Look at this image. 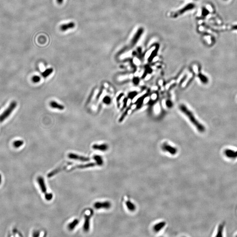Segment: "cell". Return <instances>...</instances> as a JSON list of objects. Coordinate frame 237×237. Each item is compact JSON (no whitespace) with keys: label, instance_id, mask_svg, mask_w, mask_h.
<instances>
[{"label":"cell","instance_id":"1","mask_svg":"<svg viewBox=\"0 0 237 237\" xmlns=\"http://www.w3.org/2000/svg\"><path fill=\"white\" fill-rule=\"evenodd\" d=\"M180 110L181 111L184 113V114L188 117L189 119L191 120V122L194 124V125L197 127L198 131L201 132H203L205 131V127L201 123H199L197 119L195 118L194 115L193 114L191 111L187 109L186 106L184 105H181L180 106Z\"/></svg>","mask_w":237,"mask_h":237},{"label":"cell","instance_id":"2","mask_svg":"<svg viewBox=\"0 0 237 237\" xmlns=\"http://www.w3.org/2000/svg\"><path fill=\"white\" fill-rule=\"evenodd\" d=\"M16 105L17 103L15 101H13L10 104L8 108L0 116V122H2L10 116L11 113L16 107Z\"/></svg>","mask_w":237,"mask_h":237},{"label":"cell","instance_id":"3","mask_svg":"<svg viewBox=\"0 0 237 237\" xmlns=\"http://www.w3.org/2000/svg\"><path fill=\"white\" fill-rule=\"evenodd\" d=\"M143 30L142 29H140L139 30H138V32H137V33H135V34L134 35V37H133V38H132V39L131 40V43H130V45L126 47V48H124L123 49V50H121L120 52H119V53H118V55H119L120 54H121L122 53H123V52L125 51L126 50H127L128 48H131L132 47L134 46V45L136 44V43L138 41V40L139 39L140 37H141V35L142 34V33Z\"/></svg>","mask_w":237,"mask_h":237},{"label":"cell","instance_id":"4","mask_svg":"<svg viewBox=\"0 0 237 237\" xmlns=\"http://www.w3.org/2000/svg\"><path fill=\"white\" fill-rule=\"evenodd\" d=\"M194 6H195V5H194V4H188V5H187L185 6H184V7H183L182 8H181V9L178 10V11H175V12H174V13H172L171 16L172 17H174V18L177 17L179 15H182V14L184 13V12H187V11L191 10L192 8H194Z\"/></svg>","mask_w":237,"mask_h":237},{"label":"cell","instance_id":"5","mask_svg":"<svg viewBox=\"0 0 237 237\" xmlns=\"http://www.w3.org/2000/svg\"><path fill=\"white\" fill-rule=\"evenodd\" d=\"M224 154L228 159L234 160L237 159V150L227 148L224 150Z\"/></svg>","mask_w":237,"mask_h":237},{"label":"cell","instance_id":"6","mask_svg":"<svg viewBox=\"0 0 237 237\" xmlns=\"http://www.w3.org/2000/svg\"><path fill=\"white\" fill-rule=\"evenodd\" d=\"M73 164V162H69L65 165H62L60 166L58 168L54 169V170L52 171L51 172L49 173L48 174V178H52V177L55 176V175L57 174L58 173L61 172V171L64 170L66 169L68 167V166H70Z\"/></svg>","mask_w":237,"mask_h":237},{"label":"cell","instance_id":"7","mask_svg":"<svg viewBox=\"0 0 237 237\" xmlns=\"http://www.w3.org/2000/svg\"><path fill=\"white\" fill-rule=\"evenodd\" d=\"M93 215V210H91V213L89 215H85L84 216L85 221L83 226V229L85 232H88L90 229V219Z\"/></svg>","mask_w":237,"mask_h":237},{"label":"cell","instance_id":"8","mask_svg":"<svg viewBox=\"0 0 237 237\" xmlns=\"http://www.w3.org/2000/svg\"><path fill=\"white\" fill-rule=\"evenodd\" d=\"M94 207L96 209H110L111 207V204L110 202L106 201L104 202H97L94 205Z\"/></svg>","mask_w":237,"mask_h":237},{"label":"cell","instance_id":"9","mask_svg":"<svg viewBox=\"0 0 237 237\" xmlns=\"http://www.w3.org/2000/svg\"><path fill=\"white\" fill-rule=\"evenodd\" d=\"M68 157L70 159H74L76 160H79L82 162H88L90 160L89 158L83 156H79L78 155L73 153H70L68 154Z\"/></svg>","mask_w":237,"mask_h":237},{"label":"cell","instance_id":"10","mask_svg":"<svg viewBox=\"0 0 237 237\" xmlns=\"http://www.w3.org/2000/svg\"><path fill=\"white\" fill-rule=\"evenodd\" d=\"M37 182L40 186V188L41 189L42 192L44 193L45 195L47 194L48 193L47 192L46 186L45 184V181L43 178L41 177H38L37 178Z\"/></svg>","mask_w":237,"mask_h":237},{"label":"cell","instance_id":"11","mask_svg":"<svg viewBox=\"0 0 237 237\" xmlns=\"http://www.w3.org/2000/svg\"><path fill=\"white\" fill-rule=\"evenodd\" d=\"M96 163H89L88 164H84V165H77V166H75L74 167L71 168L70 169H69V170H73V169H84V168H87L91 167H93L94 166H96Z\"/></svg>","mask_w":237,"mask_h":237},{"label":"cell","instance_id":"12","mask_svg":"<svg viewBox=\"0 0 237 237\" xmlns=\"http://www.w3.org/2000/svg\"><path fill=\"white\" fill-rule=\"evenodd\" d=\"M75 26V24L74 23L70 22L67 24L61 25L60 27V29L62 31H66L69 29H71L74 28Z\"/></svg>","mask_w":237,"mask_h":237},{"label":"cell","instance_id":"13","mask_svg":"<svg viewBox=\"0 0 237 237\" xmlns=\"http://www.w3.org/2000/svg\"><path fill=\"white\" fill-rule=\"evenodd\" d=\"M92 148L95 150L104 152L108 150L109 146L107 144H95L92 146Z\"/></svg>","mask_w":237,"mask_h":237},{"label":"cell","instance_id":"14","mask_svg":"<svg viewBox=\"0 0 237 237\" xmlns=\"http://www.w3.org/2000/svg\"><path fill=\"white\" fill-rule=\"evenodd\" d=\"M163 148L164 151L169 152L171 154L174 155L177 153V150L175 148L169 145L164 144L163 145Z\"/></svg>","mask_w":237,"mask_h":237},{"label":"cell","instance_id":"15","mask_svg":"<svg viewBox=\"0 0 237 237\" xmlns=\"http://www.w3.org/2000/svg\"><path fill=\"white\" fill-rule=\"evenodd\" d=\"M225 225V223H222L219 226L218 228L217 229V237H222L223 236V231H224V228Z\"/></svg>","mask_w":237,"mask_h":237},{"label":"cell","instance_id":"16","mask_svg":"<svg viewBox=\"0 0 237 237\" xmlns=\"http://www.w3.org/2000/svg\"><path fill=\"white\" fill-rule=\"evenodd\" d=\"M50 106L54 109H56L59 110H63L64 109V106L61 104H59L58 103L54 101H52L50 102Z\"/></svg>","mask_w":237,"mask_h":237},{"label":"cell","instance_id":"17","mask_svg":"<svg viewBox=\"0 0 237 237\" xmlns=\"http://www.w3.org/2000/svg\"><path fill=\"white\" fill-rule=\"evenodd\" d=\"M79 221L77 219H75L74 221H73L72 222L68 224V229L70 230H73L76 227V226L78 225Z\"/></svg>","mask_w":237,"mask_h":237},{"label":"cell","instance_id":"18","mask_svg":"<svg viewBox=\"0 0 237 237\" xmlns=\"http://www.w3.org/2000/svg\"><path fill=\"white\" fill-rule=\"evenodd\" d=\"M94 159L96 162L97 165L98 166H102L103 165V159L101 156L95 155L94 156Z\"/></svg>","mask_w":237,"mask_h":237},{"label":"cell","instance_id":"19","mask_svg":"<svg viewBox=\"0 0 237 237\" xmlns=\"http://www.w3.org/2000/svg\"><path fill=\"white\" fill-rule=\"evenodd\" d=\"M126 206H127V207L128 209L129 210L133 211L135 209V208H136L135 206L134 205V204H133V203H132L131 201H126Z\"/></svg>","mask_w":237,"mask_h":237},{"label":"cell","instance_id":"20","mask_svg":"<svg viewBox=\"0 0 237 237\" xmlns=\"http://www.w3.org/2000/svg\"><path fill=\"white\" fill-rule=\"evenodd\" d=\"M53 72V69L52 68H49L45 70L43 73H42V76L44 77H47L49 76Z\"/></svg>","mask_w":237,"mask_h":237},{"label":"cell","instance_id":"21","mask_svg":"<svg viewBox=\"0 0 237 237\" xmlns=\"http://www.w3.org/2000/svg\"><path fill=\"white\" fill-rule=\"evenodd\" d=\"M165 223L161 222L159 223V224H157L155 226L154 230L156 231H159L160 230L163 228V227L165 225Z\"/></svg>","mask_w":237,"mask_h":237},{"label":"cell","instance_id":"22","mask_svg":"<svg viewBox=\"0 0 237 237\" xmlns=\"http://www.w3.org/2000/svg\"><path fill=\"white\" fill-rule=\"evenodd\" d=\"M24 144L23 141L21 140H18V141H15L13 142V146L15 148H19L21 146H22Z\"/></svg>","mask_w":237,"mask_h":237},{"label":"cell","instance_id":"23","mask_svg":"<svg viewBox=\"0 0 237 237\" xmlns=\"http://www.w3.org/2000/svg\"><path fill=\"white\" fill-rule=\"evenodd\" d=\"M94 91H95V90L94 89H93L92 91H91V93H90L89 95V97H88V98L87 99V100L86 102V105H88V104H89V103L90 102V101H91V99L93 97V95H94Z\"/></svg>","mask_w":237,"mask_h":237},{"label":"cell","instance_id":"24","mask_svg":"<svg viewBox=\"0 0 237 237\" xmlns=\"http://www.w3.org/2000/svg\"><path fill=\"white\" fill-rule=\"evenodd\" d=\"M103 102L106 104H110L111 102V99L110 97L106 96L104 97L103 99Z\"/></svg>","mask_w":237,"mask_h":237},{"label":"cell","instance_id":"25","mask_svg":"<svg viewBox=\"0 0 237 237\" xmlns=\"http://www.w3.org/2000/svg\"><path fill=\"white\" fill-rule=\"evenodd\" d=\"M199 77L201 81L204 83H207L208 82V79L206 76L203 75H199Z\"/></svg>","mask_w":237,"mask_h":237},{"label":"cell","instance_id":"26","mask_svg":"<svg viewBox=\"0 0 237 237\" xmlns=\"http://www.w3.org/2000/svg\"><path fill=\"white\" fill-rule=\"evenodd\" d=\"M129 109L130 107L128 108L127 109H126V111H125V112L124 113H123V115L121 116V117L120 118L119 120V123H121V122H122L123 121V120L124 119L125 117V116H126V115H127V114L128 112V111H129Z\"/></svg>","mask_w":237,"mask_h":237},{"label":"cell","instance_id":"27","mask_svg":"<svg viewBox=\"0 0 237 237\" xmlns=\"http://www.w3.org/2000/svg\"><path fill=\"white\" fill-rule=\"evenodd\" d=\"M104 85H101V88L100 89L99 91L98 92V95H97L96 97V100H98L99 98L101 96V94L103 93V90H104Z\"/></svg>","mask_w":237,"mask_h":237},{"label":"cell","instance_id":"28","mask_svg":"<svg viewBox=\"0 0 237 237\" xmlns=\"http://www.w3.org/2000/svg\"><path fill=\"white\" fill-rule=\"evenodd\" d=\"M53 197V195L52 193H47L45 195V198L47 201L51 200Z\"/></svg>","mask_w":237,"mask_h":237},{"label":"cell","instance_id":"29","mask_svg":"<svg viewBox=\"0 0 237 237\" xmlns=\"http://www.w3.org/2000/svg\"><path fill=\"white\" fill-rule=\"evenodd\" d=\"M32 80L34 83H37L40 81V76H34L32 77Z\"/></svg>","mask_w":237,"mask_h":237},{"label":"cell","instance_id":"30","mask_svg":"<svg viewBox=\"0 0 237 237\" xmlns=\"http://www.w3.org/2000/svg\"><path fill=\"white\" fill-rule=\"evenodd\" d=\"M123 94L121 93L120 95L117 97V98H116V101H117V106H118V108H119V106H120V104H119V101L121 99V98L123 97Z\"/></svg>","mask_w":237,"mask_h":237},{"label":"cell","instance_id":"31","mask_svg":"<svg viewBox=\"0 0 237 237\" xmlns=\"http://www.w3.org/2000/svg\"><path fill=\"white\" fill-rule=\"evenodd\" d=\"M127 98H125L123 100V108L121 110L122 111L123 110H124L125 108H126V104H127Z\"/></svg>","mask_w":237,"mask_h":237},{"label":"cell","instance_id":"32","mask_svg":"<svg viewBox=\"0 0 237 237\" xmlns=\"http://www.w3.org/2000/svg\"><path fill=\"white\" fill-rule=\"evenodd\" d=\"M39 235H40V232L39 231H35V232L33 233V237H38Z\"/></svg>","mask_w":237,"mask_h":237},{"label":"cell","instance_id":"33","mask_svg":"<svg viewBox=\"0 0 237 237\" xmlns=\"http://www.w3.org/2000/svg\"><path fill=\"white\" fill-rule=\"evenodd\" d=\"M135 95V94L134 93H130L129 95V97L130 98H133V97H134V96Z\"/></svg>","mask_w":237,"mask_h":237},{"label":"cell","instance_id":"34","mask_svg":"<svg viewBox=\"0 0 237 237\" xmlns=\"http://www.w3.org/2000/svg\"><path fill=\"white\" fill-rule=\"evenodd\" d=\"M63 0H57V2L58 4H61L63 2Z\"/></svg>","mask_w":237,"mask_h":237},{"label":"cell","instance_id":"35","mask_svg":"<svg viewBox=\"0 0 237 237\" xmlns=\"http://www.w3.org/2000/svg\"><path fill=\"white\" fill-rule=\"evenodd\" d=\"M232 29L234 30H237V25L234 26V27H232Z\"/></svg>","mask_w":237,"mask_h":237},{"label":"cell","instance_id":"36","mask_svg":"<svg viewBox=\"0 0 237 237\" xmlns=\"http://www.w3.org/2000/svg\"><path fill=\"white\" fill-rule=\"evenodd\" d=\"M1 182H2V176L0 174V184H1Z\"/></svg>","mask_w":237,"mask_h":237},{"label":"cell","instance_id":"37","mask_svg":"<svg viewBox=\"0 0 237 237\" xmlns=\"http://www.w3.org/2000/svg\"><path fill=\"white\" fill-rule=\"evenodd\" d=\"M236 236H237V235H236Z\"/></svg>","mask_w":237,"mask_h":237},{"label":"cell","instance_id":"38","mask_svg":"<svg viewBox=\"0 0 237 237\" xmlns=\"http://www.w3.org/2000/svg\"><path fill=\"white\" fill-rule=\"evenodd\" d=\"M225 1H226V0H225Z\"/></svg>","mask_w":237,"mask_h":237}]
</instances>
